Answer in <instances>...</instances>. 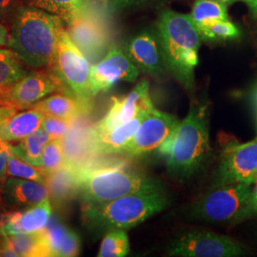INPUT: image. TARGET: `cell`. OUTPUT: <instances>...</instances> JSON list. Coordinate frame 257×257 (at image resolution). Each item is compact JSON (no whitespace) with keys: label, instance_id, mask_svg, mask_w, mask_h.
Returning a JSON list of instances; mask_svg holds the SVG:
<instances>
[{"label":"cell","instance_id":"cell-1","mask_svg":"<svg viewBox=\"0 0 257 257\" xmlns=\"http://www.w3.org/2000/svg\"><path fill=\"white\" fill-rule=\"evenodd\" d=\"M208 111L207 105H193L158 152L165 158L168 172L176 179L192 177L211 156Z\"/></svg>","mask_w":257,"mask_h":257},{"label":"cell","instance_id":"cell-2","mask_svg":"<svg viewBox=\"0 0 257 257\" xmlns=\"http://www.w3.org/2000/svg\"><path fill=\"white\" fill-rule=\"evenodd\" d=\"M13 21L9 48L32 68L50 67L64 29L63 21L34 6H21Z\"/></svg>","mask_w":257,"mask_h":257},{"label":"cell","instance_id":"cell-3","mask_svg":"<svg viewBox=\"0 0 257 257\" xmlns=\"http://www.w3.org/2000/svg\"><path fill=\"white\" fill-rule=\"evenodd\" d=\"M167 70L189 92L194 89V70L202 37L193 19L172 10L164 11L156 23Z\"/></svg>","mask_w":257,"mask_h":257},{"label":"cell","instance_id":"cell-4","mask_svg":"<svg viewBox=\"0 0 257 257\" xmlns=\"http://www.w3.org/2000/svg\"><path fill=\"white\" fill-rule=\"evenodd\" d=\"M168 206L163 192L136 193L101 203H83V223L95 234L135 228Z\"/></svg>","mask_w":257,"mask_h":257},{"label":"cell","instance_id":"cell-5","mask_svg":"<svg viewBox=\"0 0 257 257\" xmlns=\"http://www.w3.org/2000/svg\"><path fill=\"white\" fill-rule=\"evenodd\" d=\"M79 194L82 203H101L136 193L163 192L157 180L117 165L81 169Z\"/></svg>","mask_w":257,"mask_h":257},{"label":"cell","instance_id":"cell-6","mask_svg":"<svg viewBox=\"0 0 257 257\" xmlns=\"http://www.w3.org/2000/svg\"><path fill=\"white\" fill-rule=\"evenodd\" d=\"M252 192V184H214L193 203L190 215L214 224L236 225Z\"/></svg>","mask_w":257,"mask_h":257},{"label":"cell","instance_id":"cell-7","mask_svg":"<svg viewBox=\"0 0 257 257\" xmlns=\"http://www.w3.org/2000/svg\"><path fill=\"white\" fill-rule=\"evenodd\" d=\"M49 68L70 92L83 101H91L92 65L65 29L59 36L55 58Z\"/></svg>","mask_w":257,"mask_h":257},{"label":"cell","instance_id":"cell-8","mask_svg":"<svg viewBox=\"0 0 257 257\" xmlns=\"http://www.w3.org/2000/svg\"><path fill=\"white\" fill-rule=\"evenodd\" d=\"M67 32L74 44L92 63L99 61L109 51L112 42L110 26L100 10L91 3L68 24Z\"/></svg>","mask_w":257,"mask_h":257},{"label":"cell","instance_id":"cell-9","mask_svg":"<svg viewBox=\"0 0 257 257\" xmlns=\"http://www.w3.org/2000/svg\"><path fill=\"white\" fill-rule=\"evenodd\" d=\"M248 248L235 239L206 230H193L174 239L168 255L181 257H237L248 254Z\"/></svg>","mask_w":257,"mask_h":257},{"label":"cell","instance_id":"cell-10","mask_svg":"<svg viewBox=\"0 0 257 257\" xmlns=\"http://www.w3.org/2000/svg\"><path fill=\"white\" fill-rule=\"evenodd\" d=\"M215 177L214 184H253L257 178V138L224 148Z\"/></svg>","mask_w":257,"mask_h":257},{"label":"cell","instance_id":"cell-11","mask_svg":"<svg viewBox=\"0 0 257 257\" xmlns=\"http://www.w3.org/2000/svg\"><path fill=\"white\" fill-rule=\"evenodd\" d=\"M179 120L175 115L154 109L142 121L135 137L125 149L131 157H144L159 152L172 137Z\"/></svg>","mask_w":257,"mask_h":257},{"label":"cell","instance_id":"cell-12","mask_svg":"<svg viewBox=\"0 0 257 257\" xmlns=\"http://www.w3.org/2000/svg\"><path fill=\"white\" fill-rule=\"evenodd\" d=\"M138 75L139 70L132 61L125 49L112 45L99 61L92 65V96L99 92H108L119 81L135 82Z\"/></svg>","mask_w":257,"mask_h":257},{"label":"cell","instance_id":"cell-13","mask_svg":"<svg viewBox=\"0 0 257 257\" xmlns=\"http://www.w3.org/2000/svg\"><path fill=\"white\" fill-rule=\"evenodd\" d=\"M155 109L150 94V85L143 79L127 95L113 97L110 109L92 128V134H102L147 113Z\"/></svg>","mask_w":257,"mask_h":257},{"label":"cell","instance_id":"cell-14","mask_svg":"<svg viewBox=\"0 0 257 257\" xmlns=\"http://www.w3.org/2000/svg\"><path fill=\"white\" fill-rule=\"evenodd\" d=\"M55 92H72L51 70L37 71L25 74L16 83L7 99L24 110Z\"/></svg>","mask_w":257,"mask_h":257},{"label":"cell","instance_id":"cell-15","mask_svg":"<svg viewBox=\"0 0 257 257\" xmlns=\"http://www.w3.org/2000/svg\"><path fill=\"white\" fill-rule=\"evenodd\" d=\"M125 51L139 71L156 78L164 74L167 65L157 32L144 31L138 34L128 41Z\"/></svg>","mask_w":257,"mask_h":257},{"label":"cell","instance_id":"cell-16","mask_svg":"<svg viewBox=\"0 0 257 257\" xmlns=\"http://www.w3.org/2000/svg\"><path fill=\"white\" fill-rule=\"evenodd\" d=\"M0 183L2 200L7 211L27 209L50 197L46 184L10 176Z\"/></svg>","mask_w":257,"mask_h":257},{"label":"cell","instance_id":"cell-17","mask_svg":"<svg viewBox=\"0 0 257 257\" xmlns=\"http://www.w3.org/2000/svg\"><path fill=\"white\" fill-rule=\"evenodd\" d=\"M53 213L50 197L27 209L8 211L2 227L3 235L37 232L43 230Z\"/></svg>","mask_w":257,"mask_h":257},{"label":"cell","instance_id":"cell-18","mask_svg":"<svg viewBox=\"0 0 257 257\" xmlns=\"http://www.w3.org/2000/svg\"><path fill=\"white\" fill-rule=\"evenodd\" d=\"M148 113H142L108 132L102 134L91 133L92 153L103 156L123 154Z\"/></svg>","mask_w":257,"mask_h":257},{"label":"cell","instance_id":"cell-19","mask_svg":"<svg viewBox=\"0 0 257 257\" xmlns=\"http://www.w3.org/2000/svg\"><path fill=\"white\" fill-rule=\"evenodd\" d=\"M45 113L32 108L19 110L0 120V138L11 141H21L41 128Z\"/></svg>","mask_w":257,"mask_h":257},{"label":"cell","instance_id":"cell-20","mask_svg":"<svg viewBox=\"0 0 257 257\" xmlns=\"http://www.w3.org/2000/svg\"><path fill=\"white\" fill-rule=\"evenodd\" d=\"M42 111L46 115H54L65 119L75 121L90 110V102L79 99L74 93L59 92L49 97L43 98L31 106Z\"/></svg>","mask_w":257,"mask_h":257},{"label":"cell","instance_id":"cell-21","mask_svg":"<svg viewBox=\"0 0 257 257\" xmlns=\"http://www.w3.org/2000/svg\"><path fill=\"white\" fill-rule=\"evenodd\" d=\"M0 256L49 257L50 250L42 230L37 232L1 236Z\"/></svg>","mask_w":257,"mask_h":257},{"label":"cell","instance_id":"cell-22","mask_svg":"<svg viewBox=\"0 0 257 257\" xmlns=\"http://www.w3.org/2000/svg\"><path fill=\"white\" fill-rule=\"evenodd\" d=\"M51 256L74 257L79 255L81 241L79 235L65 224L55 220L42 230Z\"/></svg>","mask_w":257,"mask_h":257},{"label":"cell","instance_id":"cell-23","mask_svg":"<svg viewBox=\"0 0 257 257\" xmlns=\"http://www.w3.org/2000/svg\"><path fill=\"white\" fill-rule=\"evenodd\" d=\"M81 180L80 169L66 164L58 171L48 175L46 185L55 201L60 202L67 201L79 193Z\"/></svg>","mask_w":257,"mask_h":257},{"label":"cell","instance_id":"cell-24","mask_svg":"<svg viewBox=\"0 0 257 257\" xmlns=\"http://www.w3.org/2000/svg\"><path fill=\"white\" fill-rule=\"evenodd\" d=\"M21 61L12 49H0V100L7 99L12 87L27 74Z\"/></svg>","mask_w":257,"mask_h":257},{"label":"cell","instance_id":"cell-25","mask_svg":"<svg viewBox=\"0 0 257 257\" xmlns=\"http://www.w3.org/2000/svg\"><path fill=\"white\" fill-rule=\"evenodd\" d=\"M50 140V137L45 130L41 127L31 136L22 139L19 144L13 145V155L31 165L41 168L42 153Z\"/></svg>","mask_w":257,"mask_h":257},{"label":"cell","instance_id":"cell-26","mask_svg":"<svg viewBox=\"0 0 257 257\" xmlns=\"http://www.w3.org/2000/svg\"><path fill=\"white\" fill-rule=\"evenodd\" d=\"M32 6L55 15L67 25L76 19L91 3V0H30Z\"/></svg>","mask_w":257,"mask_h":257},{"label":"cell","instance_id":"cell-27","mask_svg":"<svg viewBox=\"0 0 257 257\" xmlns=\"http://www.w3.org/2000/svg\"><path fill=\"white\" fill-rule=\"evenodd\" d=\"M227 5L216 0H196L193 4L191 18L199 30L212 21L229 19Z\"/></svg>","mask_w":257,"mask_h":257},{"label":"cell","instance_id":"cell-28","mask_svg":"<svg viewBox=\"0 0 257 257\" xmlns=\"http://www.w3.org/2000/svg\"><path fill=\"white\" fill-rule=\"evenodd\" d=\"M130 252V241L125 230L107 231L102 239L98 257H123Z\"/></svg>","mask_w":257,"mask_h":257},{"label":"cell","instance_id":"cell-29","mask_svg":"<svg viewBox=\"0 0 257 257\" xmlns=\"http://www.w3.org/2000/svg\"><path fill=\"white\" fill-rule=\"evenodd\" d=\"M6 175L7 177L28 179L42 184H46L48 177V174L42 168L31 165L14 155L10 158Z\"/></svg>","mask_w":257,"mask_h":257},{"label":"cell","instance_id":"cell-30","mask_svg":"<svg viewBox=\"0 0 257 257\" xmlns=\"http://www.w3.org/2000/svg\"><path fill=\"white\" fill-rule=\"evenodd\" d=\"M199 33L202 39L219 41L236 39L240 37V31L229 19L212 21L210 24L200 28Z\"/></svg>","mask_w":257,"mask_h":257},{"label":"cell","instance_id":"cell-31","mask_svg":"<svg viewBox=\"0 0 257 257\" xmlns=\"http://www.w3.org/2000/svg\"><path fill=\"white\" fill-rule=\"evenodd\" d=\"M66 165L64 147L61 140H50L41 156V168L52 174Z\"/></svg>","mask_w":257,"mask_h":257},{"label":"cell","instance_id":"cell-32","mask_svg":"<svg viewBox=\"0 0 257 257\" xmlns=\"http://www.w3.org/2000/svg\"><path fill=\"white\" fill-rule=\"evenodd\" d=\"M74 121L57 117L54 115H45L42 122V128L45 130L51 140H63L73 126Z\"/></svg>","mask_w":257,"mask_h":257},{"label":"cell","instance_id":"cell-33","mask_svg":"<svg viewBox=\"0 0 257 257\" xmlns=\"http://www.w3.org/2000/svg\"><path fill=\"white\" fill-rule=\"evenodd\" d=\"M12 147L13 145L10 142L0 138V182L7 177V168L10 158L13 156Z\"/></svg>","mask_w":257,"mask_h":257},{"label":"cell","instance_id":"cell-34","mask_svg":"<svg viewBox=\"0 0 257 257\" xmlns=\"http://www.w3.org/2000/svg\"><path fill=\"white\" fill-rule=\"evenodd\" d=\"M19 8V0H0V20L4 22L14 20Z\"/></svg>","mask_w":257,"mask_h":257},{"label":"cell","instance_id":"cell-35","mask_svg":"<svg viewBox=\"0 0 257 257\" xmlns=\"http://www.w3.org/2000/svg\"><path fill=\"white\" fill-rule=\"evenodd\" d=\"M147 0H108L107 1V9L113 14L122 12L124 10L134 8L140 6L141 4L145 3Z\"/></svg>","mask_w":257,"mask_h":257},{"label":"cell","instance_id":"cell-36","mask_svg":"<svg viewBox=\"0 0 257 257\" xmlns=\"http://www.w3.org/2000/svg\"><path fill=\"white\" fill-rule=\"evenodd\" d=\"M255 218H257V198L250 196L247 206L245 207L244 211L239 218L238 224L244 221L255 219Z\"/></svg>","mask_w":257,"mask_h":257},{"label":"cell","instance_id":"cell-37","mask_svg":"<svg viewBox=\"0 0 257 257\" xmlns=\"http://www.w3.org/2000/svg\"><path fill=\"white\" fill-rule=\"evenodd\" d=\"M11 33L7 28L0 23V47H9Z\"/></svg>","mask_w":257,"mask_h":257},{"label":"cell","instance_id":"cell-38","mask_svg":"<svg viewBox=\"0 0 257 257\" xmlns=\"http://www.w3.org/2000/svg\"><path fill=\"white\" fill-rule=\"evenodd\" d=\"M7 210L4 206V203L2 200V193H1V183H0V237L3 236V233H2V227H3V222H4V218H5V215L7 213Z\"/></svg>","mask_w":257,"mask_h":257},{"label":"cell","instance_id":"cell-39","mask_svg":"<svg viewBox=\"0 0 257 257\" xmlns=\"http://www.w3.org/2000/svg\"><path fill=\"white\" fill-rule=\"evenodd\" d=\"M245 2L248 6V8L251 10V12L257 16V0H240Z\"/></svg>","mask_w":257,"mask_h":257},{"label":"cell","instance_id":"cell-40","mask_svg":"<svg viewBox=\"0 0 257 257\" xmlns=\"http://www.w3.org/2000/svg\"><path fill=\"white\" fill-rule=\"evenodd\" d=\"M250 196H251V197H254V198H257V178L256 180L252 184V192H251Z\"/></svg>","mask_w":257,"mask_h":257},{"label":"cell","instance_id":"cell-41","mask_svg":"<svg viewBox=\"0 0 257 257\" xmlns=\"http://www.w3.org/2000/svg\"><path fill=\"white\" fill-rule=\"evenodd\" d=\"M216 1H219V2L226 4L227 6H229V5H231L232 3L236 2V1H240V0H216Z\"/></svg>","mask_w":257,"mask_h":257},{"label":"cell","instance_id":"cell-42","mask_svg":"<svg viewBox=\"0 0 257 257\" xmlns=\"http://www.w3.org/2000/svg\"><path fill=\"white\" fill-rule=\"evenodd\" d=\"M253 100H254V105H255L257 112V85L255 89H254V92H253Z\"/></svg>","mask_w":257,"mask_h":257},{"label":"cell","instance_id":"cell-43","mask_svg":"<svg viewBox=\"0 0 257 257\" xmlns=\"http://www.w3.org/2000/svg\"><path fill=\"white\" fill-rule=\"evenodd\" d=\"M1 247H2V245H1V239H0V252H1Z\"/></svg>","mask_w":257,"mask_h":257}]
</instances>
